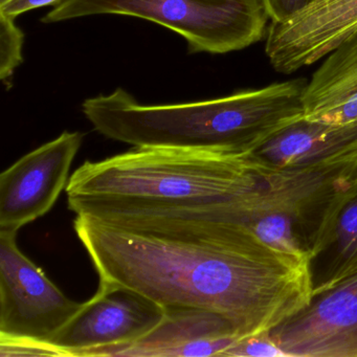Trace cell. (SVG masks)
Wrapping results in <instances>:
<instances>
[{
	"label": "cell",
	"mask_w": 357,
	"mask_h": 357,
	"mask_svg": "<svg viewBox=\"0 0 357 357\" xmlns=\"http://www.w3.org/2000/svg\"><path fill=\"white\" fill-rule=\"evenodd\" d=\"M105 14L155 22L185 39L191 53L210 54L259 43L271 20L264 0H59L41 22Z\"/></svg>",
	"instance_id": "4"
},
{
	"label": "cell",
	"mask_w": 357,
	"mask_h": 357,
	"mask_svg": "<svg viewBox=\"0 0 357 357\" xmlns=\"http://www.w3.org/2000/svg\"><path fill=\"white\" fill-rule=\"evenodd\" d=\"M222 357H289L271 337V332L254 334L240 338Z\"/></svg>",
	"instance_id": "15"
},
{
	"label": "cell",
	"mask_w": 357,
	"mask_h": 357,
	"mask_svg": "<svg viewBox=\"0 0 357 357\" xmlns=\"http://www.w3.org/2000/svg\"><path fill=\"white\" fill-rule=\"evenodd\" d=\"M16 238L0 231V336L51 344L84 303L66 296L22 254Z\"/></svg>",
	"instance_id": "5"
},
{
	"label": "cell",
	"mask_w": 357,
	"mask_h": 357,
	"mask_svg": "<svg viewBox=\"0 0 357 357\" xmlns=\"http://www.w3.org/2000/svg\"><path fill=\"white\" fill-rule=\"evenodd\" d=\"M58 1L59 0H9L0 6V13L16 20L20 14L45 7V6L56 5Z\"/></svg>",
	"instance_id": "18"
},
{
	"label": "cell",
	"mask_w": 357,
	"mask_h": 357,
	"mask_svg": "<svg viewBox=\"0 0 357 357\" xmlns=\"http://www.w3.org/2000/svg\"><path fill=\"white\" fill-rule=\"evenodd\" d=\"M357 147V121L328 124L304 118L284 128L256 153L277 168L325 160Z\"/></svg>",
	"instance_id": "12"
},
{
	"label": "cell",
	"mask_w": 357,
	"mask_h": 357,
	"mask_svg": "<svg viewBox=\"0 0 357 357\" xmlns=\"http://www.w3.org/2000/svg\"><path fill=\"white\" fill-rule=\"evenodd\" d=\"M271 334L289 357H357V259L315 284L311 304Z\"/></svg>",
	"instance_id": "6"
},
{
	"label": "cell",
	"mask_w": 357,
	"mask_h": 357,
	"mask_svg": "<svg viewBox=\"0 0 357 357\" xmlns=\"http://www.w3.org/2000/svg\"><path fill=\"white\" fill-rule=\"evenodd\" d=\"M75 231L100 281L169 307L206 309L240 337L271 332L312 302L311 263L280 252L248 227L206 206L177 208L162 235L139 233L77 215Z\"/></svg>",
	"instance_id": "1"
},
{
	"label": "cell",
	"mask_w": 357,
	"mask_h": 357,
	"mask_svg": "<svg viewBox=\"0 0 357 357\" xmlns=\"http://www.w3.org/2000/svg\"><path fill=\"white\" fill-rule=\"evenodd\" d=\"M165 310L152 331L112 357L221 356L241 338L229 319L213 311L194 307Z\"/></svg>",
	"instance_id": "10"
},
{
	"label": "cell",
	"mask_w": 357,
	"mask_h": 357,
	"mask_svg": "<svg viewBox=\"0 0 357 357\" xmlns=\"http://www.w3.org/2000/svg\"><path fill=\"white\" fill-rule=\"evenodd\" d=\"M164 307L116 284L99 282L95 296L54 336L66 356H112L149 333L165 317Z\"/></svg>",
	"instance_id": "7"
},
{
	"label": "cell",
	"mask_w": 357,
	"mask_h": 357,
	"mask_svg": "<svg viewBox=\"0 0 357 357\" xmlns=\"http://www.w3.org/2000/svg\"><path fill=\"white\" fill-rule=\"evenodd\" d=\"M279 169L252 151L145 146L87 160L66 191L75 214L99 218L225 202L256 189Z\"/></svg>",
	"instance_id": "2"
},
{
	"label": "cell",
	"mask_w": 357,
	"mask_h": 357,
	"mask_svg": "<svg viewBox=\"0 0 357 357\" xmlns=\"http://www.w3.org/2000/svg\"><path fill=\"white\" fill-rule=\"evenodd\" d=\"M24 34L15 24V18L0 13V79L9 82L16 68L22 63Z\"/></svg>",
	"instance_id": "14"
},
{
	"label": "cell",
	"mask_w": 357,
	"mask_h": 357,
	"mask_svg": "<svg viewBox=\"0 0 357 357\" xmlns=\"http://www.w3.org/2000/svg\"><path fill=\"white\" fill-rule=\"evenodd\" d=\"M9 0H0V6L3 5V3H7Z\"/></svg>",
	"instance_id": "19"
},
{
	"label": "cell",
	"mask_w": 357,
	"mask_h": 357,
	"mask_svg": "<svg viewBox=\"0 0 357 357\" xmlns=\"http://www.w3.org/2000/svg\"><path fill=\"white\" fill-rule=\"evenodd\" d=\"M331 246L335 252L326 275L357 259V187L338 216Z\"/></svg>",
	"instance_id": "13"
},
{
	"label": "cell",
	"mask_w": 357,
	"mask_h": 357,
	"mask_svg": "<svg viewBox=\"0 0 357 357\" xmlns=\"http://www.w3.org/2000/svg\"><path fill=\"white\" fill-rule=\"evenodd\" d=\"M305 79L192 103L142 105L124 89L85 100L82 110L104 137L133 147L256 152L304 118Z\"/></svg>",
	"instance_id": "3"
},
{
	"label": "cell",
	"mask_w": 357,
	"mask_h": 357,
	"mask_svg": "<svg viewBox=\"0 0 357 357\" xmlns=\"http://www.w3.org/2000/svg\"><path fill=\"white\" fill-rule=\"evenodd\" d=\"M83 133L64 131L22 156L0 175V231L18 233L45 216L68 187Z\"/></svg>",
	"instance_id": "8"
},
{
	"label": "cell",
	"mask_w": 357,
	"mask_h": 357,
	"mask_svg": "<svg viewBox=\"0 0 357 357\" xmlns=\"http://www.w3.org/2000/svg\"><path fill=\"white\" fill-rule=\"evenodd\" d=\"M273 22H283L310 5L314 0H264Z\"/></svg>",
	"instance_id": "17"
},
{
	"label": "cell",
	"mask_w": 357,
	"mask_h": 357,
	"mask_svg": "<svg viewBox=\"0 0 357 357\" xmlns=\"http://www.w3.org/2000/svg\"><path fill=\"white\" fill-rule=\"evenodd\" d=\"M0 356H66V353L50 342L0 336Z\"/></svg>",
	"instance_id": "16"
},
{
	"label": "cell",
	"mask_w": 357,
	"mask_h": 357,
	"mask_svg": "<svg viewBox=\"0 0 357 357\" xmlns=\"http://www.w3.org/2000/svg\"><path fill=\"white\" fill-rule=\"evenodd\" d=\"M357 34V0H314L283 22H271L265 53L275 72L317 63Z\"/></svg>",
	"instance_id": "9"
},
{
	"label": "cell",
	"mask_w": 357,
	"mask_h": 357,
	"mask_svg": "<svg viewBox=\"0 0 357 357\" xmlns=\"http://www.w3.org/2000/svg\"><path fill=\"white\" fill-rule=\"evenodd\" d=\"M305 119L328 124L357 121V34L326 57L307 82Z\"/></svg>",
	"instance_id": "11"
}]
</instances>
